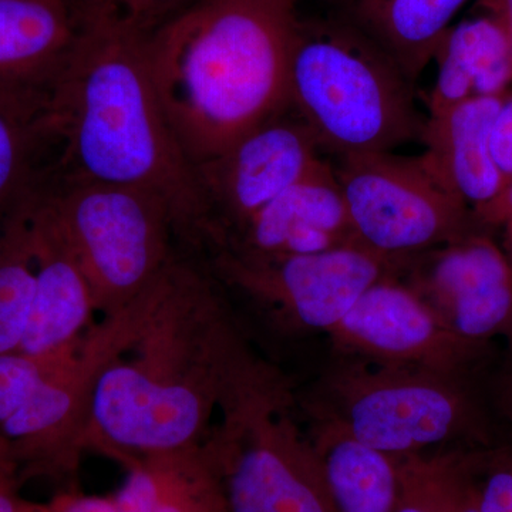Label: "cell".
Segmentation results:
<instances>
[{
  "mask_svg": "<svg viewBox=\"0 0 512 512\" xmlns=\"http://www.w3.org/2000/svg\"><path fill=\"white\" fill-rule=\"evenodd\" d=\"M333 165L357 242L403 259L481 228L473 211L424 167L393 151L348 154Z\"/></svg>",
  "mask_w": 512,
  "mask_h": 512,
  "instance_id": "30bf717a",
  "label": "cell"
},
{
  "mask_svg": "<svg viewBox=\"0 0 512 512\" xmlns=\"http://www.w3.org/2000/svg\"><path fill=\"white\" fill-rule=\"evenodd\" d=\"M464 464H466V458H464ZM456 512H478L476 497H474L473 485H471L470 477H468L467 467L466 484H464L463 491H461Z\"/></svg>",
  "mask_w": 512,
  "mask_h": 512,
  "instance_id": "d6a6232c",
  "label": "cell"
},
{
  "mask_svg": "<svg viewBox=\"0 0 512 512\" xmlns=\"http://www.w3.org/2000/svg\"><path fill=\"white\" fill-rule=\"evenodd\" d=\"M329 336L350 355L443 375L470 376L491 353V343L451 332L396 274L370 286Z\"/></svg>",
  "mask_w": 512,
  "mask_h": 512,
  "instance_id": "7c38bea8",
  "label": "cell"
},
{
  "mask_svg": "<svg viewBox=\"0 0 512 512\" xmlns=\"http://www.w3.org/2000/svg\"><path fill=\"white\" fill-rule=\"evenodd\" d=\"M190 5V0H99L144 33H153Z\"/></svg>",
  "mask_w": 512,
  "mask_h": 512,
  "instance_id": "484cf974",
  "label": "cell"
},
{
  "mask_svg": "<svg viewBox=\"0 0 512 512\" xmlns=\"http://www.w3.org/2000/svg\"><path fill=\"white\" fill-rule=\"evenodd\" d=\"M346 18L382 47L413 84L467 0H348Z\"/></svg>",
  "mask_w": 512,
  "mask_h": 512,
  "instance_id": "44dd1931",
  "label": "cell"
},
{
  "mask_svg": "<svg viewBox=\"0 0 512 512\" xmlns=\"http://www.w3.org/2000/svg\"><path fill=\"white\" fill-rule=\"evenodd\" d=\"M323 392L328 400L313 414L332 417L357 440L393 456L451 441L494 444L487 410L467 376L350 362L330 372Z\"/></svg>",
  "mask_w": 512,
  "mask_h": 512,
  "instance_id": "ba28073f",
  "label": "cell"
},
{
  "mask_svg": "<svg viewBox=\"0 0 512 512\" xmlns=\"http://www.w3.org/2000/svg\"><path fill=\"white\" fill-rule=\"evenodd\" d=\"M501 227H504L505 231V245L508 249V259H510L512 265V220L504 222Z\"/></svg>",
  "mask_w": 512,
  "mask_h": 512,
  "instance_id": "e575fe53",
  "label": "cell"
},
{
  "mask_svg": "<svg viewBox=\"0 0 512 512\" xmlns=\"http://www.w3.org/2000/svg\"><path fill=\"white\" fill-rule=\"evenodd\" d=\"M148 35L107 6L86 9L50 99L60 147L52 171L157 195L173 214L181 249L194 254L204 231V201L151 80Z\"/></svg>",
  "mask_w": 512,
  "mask_h": 512,
  "instance_id": "7a4b0ae2",
  "label": "cell"
},
{
  "mask_svg": "<svg viewBox=\"0 0 512 512\" xmlns=\"http://www.w3.org/2000/svg\"><path fill=\"white\" fill-rule=\"evenodd\" d=\"M356 244L333 165L319 158L234 237L205 251L311 255Z\"/></svg>",
  "mask_w": 512,
  "mask_h": 512,
  "instance_id": "5bb4252c",
  "label": "cell"
},
{
  "mask_svg": "<svg viewBox=\"0 0 512 512\" xmlns=\"http://www.w3.org/2000/svg\"><path fill=\"white\" fill-rule=\"evenodd\" d=\"M28 198L0 222V355L18 352L35 295Z\"/></svg>",
  "mask_w": 512,
  "mask_h": 512,
  "instance_id": "603a6c76",
  "label": "cell"
},
{
  "mask_svg": "<svg viewBox=\"0 0 512 512\" xmlns=\"http://www.w3.org/2000/svg\"><path fill=\"white\" fill-rule=\"evenodd\" d=\"M39 191L103 318L146 295L183 251L170 208L150 192L53 171Z\"/></svg>",
  "mask_w": 512,
  "mask_h": 512,
  "instance_id": "52a82bcc",
  "label": "cell"
},
{
  "mask_svg": "<svg viewBox=\"0 0 512 512\" xmlns=\"http://www.w3.org/2000/svg\"><path fill=\"white\" fill-rule=\"evenodd\" d=\"M22 487L18 474L6 473L0 476V512H26L28 500L20 495Z\"/></svg>",
  "mask_w": 512,
  "mask_h": 512,
  "instance_id": "f546056e",
  "label": "cell"
},
{
  "mask_svg": "<svg viewBox=\"0 0 512 512\" xmlns=\"http://www.w3.org/2000/svg\"><path fill=\"white\" fill-rule=\"evenodd\" d=\"M478 512H512V441L464 451Z\"/></svg>",
  "mask_w": 512,
  "mask_h": 512,
  "instance_id": "d4e9b609",
  "label": "cell"
},
{
  "mask_svg": "<svg viewBox=\"0 0 512 512\" xmlns=\"http://www.w3.org/2000/svg\"><path fill=\"white\" fill-rule=\"evenodd\" d=\"M491 18L503 28L512 50V0H478Z\"/></svg>",
  "mask_w": 512,
  "mask_h": 512,
  "instance_id": "1f68e13d",
  "label": "cell"
},
{
  "mask_svg": "<svg viewBox=\"0 0 512 512\" xmlns=\"http://www.w3.org/2000/svg\"><path fill=\"white\" fill-rule=\"evenodd\" d=\"M40 187V185H39ZM28 198L36 284L28 328L18 352L33 357L72 348L90 326L96 306L86 276L40 197Z\"/></svg>",
  "mask_w": 512,
  "mask_h": 512,
  "instance_id": "2e32d148",
  "label": "cell"
},
{
  "mask_svg": "<svg viewBox=\"0 0 512 512\" xmlns=\"http://www.w3.org/2000/svg\"><path fill=\"white\" fill-rule=\"evenodd\" d=\"M111 494L117 512H227L220 467L205 440L133 458Z\"/></svg>",
  "mask_w": 512,
  "mask_h": 512,
  "instance_id": "ac0fdd59",
  "label": "cell"
},
{
  "mask_svg": "<svg viewBox=\"0 0 512 512\" xmlns=\"http://www.w3.org/2000/svg\"><path fill=\"white\" fill-rule=\"evenodd\" d=\"M84 19L82 0H0V94L50 109Z\"/></svg>",
  "mask_w": 512,
  "mask_h": 512,
  "instance_id": "9a60e30c",
  "label": "cell"
},
{
  "mask_svg": "<svg viewBox=\"0 0 512 512\" xmlns=\"http://www.w3.org/2000/svg\"><path fill=\"white\" fill-rule=\"evenodd\" d=\"M26 512H117L111 495L84 494L77 488L60 490L46 503H33L28 500Z\"/></svg>",
  "mask_w": 512,
  "mask_h": 512,
  "instance_id": "4316f807",
  "label": "cell"
},
{
  "mask_svg": "<svg viewBox=\"0 0 512 512\" xmlns=\"http://www.w3.org/2000/svg\"><path fill=\"white\" fill-rule=\"evenodd\" d=\"M249 355L220 286L181 251L144 296L133 342L101 372L87 450L124 466L202 443Z\"/></svg>",
  "mask_w": 512,
  "mask_h": 512,
  "instance_id": "6da1fadb",
  "label": "cell"
},
{
  "mask_svg": "<svg viewBox=\"0 0 512 512\" xmlns=\"http://www.w3.org/2000/svg\"><path fill=\"white\" fill-rule=\"evenodd\" d=\"M284 376L251 356L229 384L205 444L220 467L227 512H335L315 448L296 423Z\"/></svg>",
  "mask_w": 512,
  "mask_h": 512,
  "instance_id": "8992f818",
  "label": "cell"
},
{
  "mask_svg": "<svg viewBox=\"0 0 512 512\" xmlns=\"http://www.w3.org/2000/svg\"><path fill=\"white\" fill-rule=\"evenodd\" d=\"M56 144L49 107L0 94V222L42 183L43 148Z\"/></svg>",
  "mask_w": 512,
  "mask_h": 512,
  "instance_id": "7402d4cb",
  "label": "cell"
},
{
  "mask_svg": "<svg viewBox=\"0 0 512 512\" xmlns=\"http://www.w3.org/2000/svg\"><path fill=\"white\" fill-rule=\"evenodd\" d=\"M292 3H295V5H298L299 2H301V0H291Z\"/></svg>",
  "mask_w": 512,
  "mask_h": 512,
  "instance_id": "d590c367",
  "label": "cell"
},
{
  "mask_svg": "<svg viewBox=\"0 0 512 512\" xmlns=\"http://www.w3.org/2000/svg\"><path fill=\"white\" fill-rule=\"evenodd\" d=\"M495 399H497L498 410L512 430V345H510V355L505 362L503 372L498 377Z\"/></svg>",
  "mask_w": 512,
  "mask_h": 512,
  "instance_id": "4dcf8cb0",
  "label": "cell"
},
{
  "mask_svg": "<svg viewBox=\"0 0 512 512\" xmlns=\"http://www.w3.org/2000/svg\"><path fill=\"white\" fill-rule=\"evenodd\" d=\"M320 157L311 128L292 109L195 167L205 225L195 254L228 241Z\"/></svg>",
  "mask_w": 512,
  "mask_h": 512,
  "instance_id": "8fae6325",
  "label": "cell"
},
{
  "mask_svg": "<svg viewBox=\"0 0 512 512\" xmlns=\"http://www.w3.org/2000/svg\"><path fill=\"white\" fill-rule=\"evenodd\" d=\"M504 97H474L433 114L421 134V163L471 211L505 188L491 151V130Z\"/></svg>",
  "mask_w": 512,
  "mask_h": 512,
  "instance_id": "e0dca14e",
  "label": "cell"
},
{
  "mask_svg": "<svg viewBox=\"0 0 512 512\" xmlns=\"http://www.w3.org/2000/svg\"><path fill=\"white\" fill-rule=\"evenodd\" d=\"M296 23L291 0H200L148 35L151 80L192 167L291 109Z\"/></svg>",
  "mask_w": 512,
  "mask_h": 512,
  "instance_id": "3957f363",
  "label": "cell"
},
{
  "mask_svg": "<svg viewBox=\"0 0 512 512\" xmlns=\"http://www.w3.org/2000/svg\"><path fill=\"white\" fill-rule=\"evenodd\" d=\"M464 484V451L406 456L402 494L393 512H456Z\"/></svg>",
  "mask_w": 512,
  "mask_h": 512,
  "instance_id": "cb8c5ba5",
  "label": "cell"
},
{
  "mask_svg": "<svg viewBox=\"0 0 512 512\" xmlns=\"http://www.w3.org/2000/svg\"><path fill=\"white\" fill-rule=\"evenodd\" d=\"M436 84L429 116L474 97H503L512 83V50L500 23L490 15L451 26L437 47Z\"/></svg>",
  "mask_w": 512,
  "mask_h": 512,
  "instance_id": "ffe728a7",
  "label": "cell"
},
{
  "mask_svg": "<svg viewBox=\"0 0 512 512\" xmlns=\"http://www.w3.org/2000/svg\"><path fill=\"white\" fill-rule=\"evenodd\" d=\"M289 107L336 157L393 151L426 126L414 84L352 20H301L289 55Z\"/></svg>",
  "mask_w": 512,
  "mask_h": 512,
  "instance_id": "277c9868",
  "label": "cell"
},
{
  "mask_svg": "<svg viewBox=\"0 0 512 512\" xmlns=\"http://www.w3.org/2000/svg\"><path fill=\"white\" fill-rule=\"evenodd\" d=\"M491 151L505 187L512 184V94H505L491 130Z\"/></svg>",
  "mask_w": 512,
  "mask_h": 512,
  "instance_id": "83f0119b",
  "label": "cell"
},
{
  "mask_svg": "<svg viewBox=\"0 0 512 512\" xmlns=\"http://www.w3.org/2000/svg\"><path fill=\"white\" fill-rule=\"evenodd\" d=\"M144 298L119 315L103 318L72 348L33 357L0 355V439L20 483L53 481L77 488L89 443L92 407L104 367L133 342Z\"/></svg>",
  "mask_w": 512,
  "mask_h": 512,
  "instance_id": "5b68a950",
  "label": "cell"
},
{
  "mask_svg": "<svg viewBox=\"0 0 512 512\" xmlns=\"http://www.w3.org/2000/svg\"><path fill=\"white\" fill-rule=\"evenodd\" d=\"M473 215L480 227H498L512 220V184L507 185L490 204L473 211Z\"/></svg>",
  "mask_w": 512,
  "mask_h": 512,
  "instance_id": "f1b7e54d",
  "label": "cell"
},
{
  "mask_svg": "<svg viewBox=\"0 0 512 512\" xmlns=\"http://www.w3.org/2000/svg\"><path fill=\"white\" fill-rule=\"evenodd\" d=\"M309 437L335 512H393L403 485L404 457L362 443L339 421L313 414Z\"/></svg>",
  "mask_w": 512,
  "mask_h": 512,
  "instance_id": "d6986e66",
  "label": "cell"
},
{
  "mask_svg": "<svg viewBox=\"0 0 512 512\" xmlns=\"http://www.w3.org/2000/svg\"><path fill=\"white\" fill-rule=\"evenodd\" d=\"M396 276L460 338L512 345V265L483 232L407 256Z\"/></svg>",
  "mask_w": 512,
  "mask_h": 512,
  "instance_id": "4fadbf2b",
  "label": "cell"
},
{
  "mask_svg": "<svg viewBox=\"0 0 512 512\" xmlns=\"http://www.w3.org/2000/svg\"><path fill=\"white\" fill-rule=\"evenodd\" d=\"M227 298L234 296L286 332L335 328L357 299L394 275L402 259L349 245L311 255L210 249L197 255Z\"/></svg>",
  "mask_w": 512,
  "mask_h": 512,
  "instance_id": "9c48e42d",
  "label": "cell"
},
{
  "mask_svg": "<svg viewBox=\"0 0 512 512\" xmlns=\"http://www.w3.org/2000/svg\"><path fill=\"white\" fill-rule=\"evenodd\" d=\"M6 473L18 474V471H16V467L13 466L12 460H10L8 448H6L3 440L0 439V476Z\"/></svg>",
  "mask_w": 512,
  "mask_h": 512,
  "instance_id": "836d02e7",
  "label": "cell"
}]
</instances>
